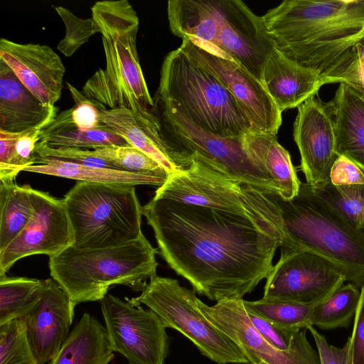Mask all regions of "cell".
Returning a JSON list of instances; mask_svg holds the SVG:
<instances>
[{
    "label": "cell",
    "instance_id": "11",
    "mask_svg": "<svg viewBox=\"0 0 364 364\" xmlns=\"http://www.w3.org/2000/svg\"><path fill=\"white\" fill-rule=\"evenodd\" d=\"M112 350L129 364H165L169 338L164 323L151 309L107 294L100 301Z\"/></svg>",
    "mask_w": 364,
    "mask_h": 364
},
{
    "label": "cell",
    "instance_id": "41",
    "mask_svg": "<svg viewBox=\"0 0 364 364\" xmlns=\"http://www.w3.org/2000/svg\"><path fill=\"white\" fill-rule=\"evenodd\" d=\"M350 338L353 364H364V286L361 288L360 303L354 316Z\"/></svg>",
    "mask_w": 364,
    "mask_h": 364
},
{
    "label": "cell",
    "instance_id": "38",
    "mask_svg": "<svg viewBox=\"0 0 364 364\" xmlns=\"http://www.w3.org/2000/svg\"><path fill=\"white\" fill-rule=\"evenodd\" d=\"M75 106L71 108V121L82 130H91L103 125L100 121L99 110L95 102L87 99L70 82H66Z\"/></svg>",
    "mask_w": 364,
    "mask_h": 364
},
{
    "label": "cell",
    "instance_id": "29",
    "mask_svg": "<svg viewBox=\"0 0 364 364\" xmlns=\"http://www.w3.org/2000/svg\"><path fill=\"white\" fill-rule=\"evenodd\" d=\"M44 280L0 276V326L31 314L38 305Z\"/></svg>",
    "mask_w": 364,
    "mask_h": 364
},
{
    "label": "cell",
    "instance_id": "7",
    "mask_svg": "<svg viewBox=\"0 0 364 364\" xmlns=\"http://www.w3.org/2000/svg\"><path fill=\"white\" fill-rule=\"evenodd\" d=\"M154 96L173 104L195 124L216 136L238 138L253 131L220 79L179 47L165 56Z\"/></svg>",
    "mask_w": 364,
    "mask_h": 364
},
{
    "label": "cell",
    "instance_id": "4",
    "mask_svg": "<svg viewBox=\"0 0 364 364\" xmlns=\"http://www.w3.org/2000/svg\"><path fill=\"white\" fill-rule=\"evenodd\" d=\"M91 11L95 30L101 33L106 65L87 80L82 94L106 109L124 108L157 122L137 53L136 12L127 0L100 1Z\"/></svg>",
    "mask_w": 364,
    "mask_h": 364
},
{
    "label": "cell",
    "instance_id": "23",
    "mask_svg": "<svg viewBox=\"0 0 364 364\" xmlns=\"http://www.w3.org/2000/svg\"><path fill=\"white\" fill-rule=\"evenodd\" d=\"M328 102L334 118L338 154L364 167V99L341 82Z\"/></svg>",
    "mask_w": 364,
    "mask_h": 364
},
{
    "label": "cell",
    "instance_id": "3",
    "mask_svg": "<svg viewBox=\"0 0 364 364\" xmlns=\"http://www.w3.org/2000/svg\"><path fill=\"white\" fill-rule=\"evenodd\" d=\"M247 214L258 218L282 235L280 249L307 250L332 262L347 282L364 286V235L312 186L301 182L298 194L284 199L240 184Z\"/></svg>",
    "mask_w": 364,
    "mask_h": 364
},
{
    "label": "cell",
    "instance_id": "17",
    "mask_svg": "<svg viewBox=\"0 0 364 364\" xmlns=\"http://www.w3.org/2000/svg\"><path fill=\"white\" fill-rule=\"evenodd\" d=\"M240 184L193 156L188 168L171 174L154 196L247 215L242 201Z\"/></svg>",
    "mask_w": 364,
    "mask_h": 364
},
{
    "label": "cell",
    "instance_id": "36",
    "mask_svg": "<svg viewBox=\"0 0 364 364\" xmlns=\"http://www.w3.org/2000/svg\"><path fill=\"white\" fill-rule=\"evenodd\" d=\"M247 313L257 332L267 343L277 350L289 351L306 336L307 328H282L255 314L247 311Z\"/></svg>",
    "mask_w": 364,
    "mask_h": 364
},
{
    "label": "cell",
    "instance_id": "26",
    "mask_svg": "<svg viewBox=\"0 0 364 364\" xmlns=\"http://www.w3.org/2000/svg\"><path fill=\"white\" fill-rule=\"evenodd\" d=\"M23 171L50 175L64 178L125 186H152L160 187L168 178L115 168H100L65 162L57 159L35 156L34 164Z\"/></svg>",
    "mask_w": 364,
    "mask_h": 364
},
{
    "label": "cell",
    "instance_id": "37",
    "mask_svg": "<svg viewBox=\"0 0 364 364\" xmlns=\"http://www.w3.org/2000/svg\"><path fill=\"white\" fill-rule=\"evenodd\" d=\"M35 156L57 159L83 166L118 169L105 161L95 156L92 150L75 148L51 149L36 144Z\"/></svg>",
    "mask_w": 364,
    "mask_h": 364
},
{
    "label": "cell",
    "instance_id": "40",
    "mask_svg": "<svg viewBox=\"0 0 364 364\" xmlns=\"http://www.w3.org/2000/svg\"><path fill=\"white\" fill-rule=\"evenodd\" d=\"M329 182L336 186L364 185V167L341 155L331 168Z\"/></svg>",
    "mask_w": 364,
    "mask_h": 364
},
{
    "label": "cell",
    "instance_id": "13",
    "mask_svg": "<svg viewBox=\"0 0 364 364\" xmlns=\"http://www.w3.org/2000/svg\"><path fill=\"white\" fill-rule=\"evenodd\" d=\"M179 48L225 85L248 117L254 132L277 135L282 112L263 84L233 59L188 38Z\"/></svg>",
    "mask_w": 364,
    "mask_h": 364
},
{
    "label": "cell",
    "instance_id": "30",
    "mask_svg": "<svg viewBox=\"0 0 364 364\" xmlns=\"http://www.w3.org/2000/svg\"><path fill=\"white\" fill-rule=\"evenodd\" d=\"M361 289L348 282L313 308L311 326L331 330L349 326L357 311Z\"/></svg>",
    "mask_w": 364,
    "mask_h": 364
},
{
    "label": "cell",
    "instance_id": "34",
    "mask_svg": "<svg viewBox=\"0 0 364 364\" xmlns=\"http://www.w3.org/2000/svg\"><path fill=\"white\" fill-rule=\"evenodd\" d=\"M0 364H38L24 318L0 326Z\"/></svg>",
    "mask_w": 364,
    "mask_h": 364
},
{
    "label": "cell",
    "instance_id": "35",
    "mask_svg": "<svg viewBox=\"0 0 364 364\" xmlns=\"http://www.w3.org/2000/svg\"><path fill=\"white\" fill-rule=\"evenodd\" d=\"M54 9L65 28V37L60 41L57 48L66 57H70L88 41L91 36L96 33L94 21L92 17L87 19L80 18L63 6H55Z\"/></svg>",
    "mask_w": 364,
    "mask_h": 364
},
{
    "label": "cell",
    "instance_id": "39",
    "mask_svg": "<svg viewBox=\"0 0 364 364\" xmlns=\"http://www.w3.org/2000/svg\"><path fill=\"white\" fill-rule=\"evenodd\" d=\"M307 330L314 337L320 364H353L350 336L342 348H338L330 345L325 337L314 326H308Z\"/></svg>",
    "mask_w": 364,
    "mask_h": 364
},
{
    "label": "cell",
    "instance_id": "1",
    "mask_svg": "<svg viewBox=\"0 0 364 364\" xmlns=\"http://www.w3.org/2000/svg\"><path fill=\"white\" fill-rule=\"evenodd\" d=\"M142 208L168 265L217 302L252 292L281 246L279 232L247 215L156 196Z\"/></svg>",
    "mask_w": 364,
    "mask_h": 364
},
{
    "label": "cell",
    "instance_id": "22",
    "mask_svg": "<svg viewBox=\"0 0 364 364\" xmlns=\"http://www.w3.org/2000/svg\"><path fill=\"white\" fill-rule=\"evenodd\" d=\"M99 110L101 122L127 142L158 162L171 175L178 171L171 160L160 134L159 122L149 121L124 108L106 109L92 100Z\"/></svg>",
    "mask_w": 364,
    "mask_h": 364
},
{
    "label": "cell",
    "instance_id": "21",
    "mask_svg": "<svg viewBox=\"0 0 364 364\" xmlns=\"http://www.w3.org/2000/svg\"><path fill=\"white\" fill-rule=\"evenodd\" d=\"M262 83L282 113L318 95L328 82L315 71L287 58L277 49L268 58Z\"/></svg>",
    "mask_w": 364,
    "mask_h": 364
},
{
    "label": "cell",
    "instance_id": "12",
    "mask_svg": "<svg viewBox=\"0 0 364 364\" xmlns=\"http://www.w3.org/2000/svg\"><path fill=\"white\" fill-rule=\"evenodd\" d=\"M269 271L263 298L316 305L347 282L335 264L307 250L280 249Z\"/></svg>",
    "mask_w": 364,
    "mask_h": 364
},
{
    "label": "cell",
    "instance_id": "42",
    "mask_svg": "<svg viewBox=\"0 0 364 364\" xmlns=\"http://www.w3.org/2000/svg\"><path fill=\"white\" fill-rule=\"evenodd\" d=\"M338 82L346 83L364 99V67L357 57L344 69Z\"/></svg>",
    "mask_w": 364,
    "mask_h": 364
},
{
    "label": "cell",
    "instance_id": "20",
    "mask_svg": "<svg viewBox=\"0 0 364 364\" xmlns=\"http://www.w3.org/2000/svg\"><path fill=\"white\" fill-rule=\"evenodd\" d=\"M57 107H48L21 82L0 60V129L13 133L43 129L58 115Z\"/></svg>",
    "mask_w": 364,
    "mask_h": 364
},
{
    "label": "cell",
    "instance_id": "14",
    "mask_svg": "<svg viewBox=\"0 0 364 364\" xmlns=\"http://www.w3.org/2000/svg\"><path fill=\"white\" fill-rule=\"evenodd\" d=\"M203 315L240 348L248 364H320L318 353L306 336L289 351L274 348L253 326L243 299H230L208 306L197 301Z\"/></svg>",
    "mask_w": 364,
    "mask_h": 364
},
{
    "label": "cell",
    "instance_id": "18",
    "mask_svg": "<svg viewBox=\"0 0 364 364\" xmlns=\"http://www.w3.org/2000/svg\"><path fill=\"white\" fill-rule=\"evenodd\" d=\"M0 60L46 107H54L63 87L65 66L48 46L0 39Z\"/></svg>",
    "mask_w": 364,
    "mask_h": 364
},
{
    "label": "cell",
    "instance_id": "43",
    "mask_svg": "<svg viewBox=\"0 0 364 364\" xmlns=\"http://www.w3.org/2000/svg\"><path fill=\"white\" fill-rule=\"evenodd\" d=\"M356 50L358 58L364 67V43L358 44L356 46Z\"/></svg>",
    "mask_w": 364,
    "mask_h": 364
},
{
    "label": "cell",
    "instance_id": "24",
    "mask_svg": "<svg viewBox=\"0 0 364 364\" xmlns=\"http://www.w3.org/2000/svg\"><path fill=\"white\" fill-rule=\"evenodd\" d=\"M242 141L249 157L273 179L283 198L291 199L298 194L301 181L290 154L278 142L277 135L251 131Z\"/></svg>",
    "mask_w": 364,
    "mask_h": 364
},
{
    "label": "cell",
    "instance_id": "28",
    "mask_svg": "<svg viewBox=\"0 0 364 364\" xmlns=\"http://www.w3.org/2000/svg\"><path fill=\"white\" fill-rule=\"evenodd\" d=\"M31 188L14 182L0 183V252L17 237L33 215Z\"/></svg>",
    "mask_w": 364,
    "mask_h": 364
},
{
    "label": "cell",
    "instance_id": "25",
    "mask_svg": "<svg viewBox=\"0 0 364 364\" xmlns=\"http://www.w3.org/2000/svg\"><path fill=\"white\" fill-rule=\"evenodd\" d=\"M114 357L105 327L85 313L50 364H109Z\"/></svg>",
    "mask_w": 364,
    "mask_h": 364
},
{
    "label": "cell",
    "instance_id": "27",
    "mask_svg": "<svg viewBox=\"0 0 364 364\" xmlns=\"http://www.w3.org/2000/svg\"><path fill=\"white\" fill-rule=\"evenodd\" d=\"M71 108L58 114L42 129L38 144L51 149L75 148L93 150L107 146H131L126 139L104 124L97 129L82 130L71 121Z\"/></svg>",
    "mask_w": 364,
    "mask_h": 364
},
{
    "label": "cell",
    "instance_id": "9",
    "mask_svg": "<svg viewBox=\"0 0 364 364\" xmlns=\"http://www.w3.org/2000/svg\"><path fill=\"white\" fill-rule=\"evenodd\" d=\"M134 187L77 181L63 198L72 246L103 248L137 239L143 208Z\"/></svg>",
    "mask_w": 364,
    "mask_h": 364
},
{
    "label": "cell",
    "instance_id": "33",
    "mask_svg": "<svg viewBox=\"0 0 364 364\" xmlns=\"http://www.w3.org/2000/svg\"><path fill=\"white\" fill-rule=\"evenodd\" d=\"M92 151L95 156L120 170L166 178L170 176L158 162L132 146H107Z\"/></svg>",
    "mask_w": 364,
    "mask_h": 364
},
{
    "label": "cell",
    "instance_id": "8",
    "mask_svg": "<svg viewBox=\"0 0 364 364\" xmlns=\"http://www.w3.org/2000/svg\"><path fill=\"white\" fill-rule=\"evenodd\" d=\"M153 101L160 134L178 171L187 169L190 159L196 156L236 182L279 193L273 179L246 153L242 136H216L195 124L173 104L155 96Z\"/></svg>",
    "mask_w": 364,
    "mask_h": 364
},
{
    "label": "cell",
    "instance_id": "44",
    "mask_svg": "<svg viewBox=\"0 0 364 364\" xmlns=\"http://www.w3.org/2000/svg\"><path fill=\"white\" fill-rule=\"evenodd\" d=\"M259 364H267V363L261 362Z\"/></svg>",
    "mask_w": 364,
    "mask_h": 364
},
{
    "label": "cell",
    "instance_id": "16",
    "mask_svg": "<svg viewBox=\"0 0 364 364\" xmlns=\"http://www.w3.org/2000/svg\"><path fill=\"white\" fill-rule=\"evenodd\" d=\"M294 123V139L298 146L306 183L318 188L329 181L331 168L338 158L334 118L329 102L318 95L298 107Z\"/></svg>",
    "mask_w": 364,
    "mask_h": 364
},
{
    "label": "cell",
    "instance_id": "6",
    "mask_svg": "<svg viewBox=\"0 0 364 364\" xmlns=\"http://www.w3.org/2000/svg\"><path fill=\"white\" fill-rule=\"evenodd\" d=\"M157 250L142 233L132 241L108 247L70 246L49 257L51 277L75 304L102 300L109 289L124 285L142 291L156 277Z\"/></svg>",
    "mask_w": 364,
    "mask_h": 364
},
{
    "label": "cell",
    "instance_id": "32",
    "mask_svg": "<svg viewBox=\"0 0 364 364\" xmlns=\"http://www.w3.org/2000/svg\"><path fill=\"white\" fill-rule=\"evenodd\" d=\"M314 189L364 235V185L336 186L328 181Z\"/></svg>",
    "mask_w": 364,
    "mask_h": 364
},
{
    "label": "cell",
    "instance_id": "5",
    "mask_svg": "<svg viewBox=\"0 0 364 364\" xmlns=\"http://www.w3.org/2000/svg\"><path fill=\"white\" fill-rule=\"evenodd\" d=\"M172 33L226 55L262 81L268 58L276 50L262 16L240 0H170Z\"/></svg>",
    "mask_w": 364,
    "mask_h": 364
},
{
    "label": "cell",
    "instance_id": "10",
    "mask_svg": "<svg viewBox=\"0 0 364 364\" xmlns=\"http://www.w3.org/2000/svg\"><path fill=\"white\" fill-rule=\"evenodd\" d=\"M194 291L178 280L156 276L141 294L129 300L154 311L166 328L188 338L200 352L218 364H248L239 346L214 326L198 307Z\"/></svg>",
    "mask_w": 364,
    "mask_h": 364
},
{
    "label": "cell",
    "instance_id": "31",
    "mask_svg": "<svg viewBox=\"0 0 364 364\" xmlns=\"http://www.w3.org/2000/svg\"><path fill=\"white\" fill-rule=\"evenodd\" d=\"M247 311L255 314L284 328H307L315 305L294 301L262 298L257 301L243 300Z\"/></svg>",
    "mask_w": 364,
    "mask_h": 364
},
{
    "label": "cell",
    "instance_id": "19",
    "mask_svg": "<svg viewBox=\"0 0 364 364\" xmlns=\"http://www.w3.org/2000/svg\"><path fill=\"white\" fill-rule=\"evenodd\" d=\"M75 306L53 278L44 280L38 305L24 318L38 364L51 362L64 345L70 333Z\"/></svg>",
    "mask_w": 364,
    "mask_h": 364
},
{
    "label": "cell",
    "instance_id": "15",
    "mask_svg": "<svg viewBox=\"0 0 364 364\" xmlns=\"http://www.w3.org/2000/svg\"><path fill=\"white\" fill-rule=\"evenodd\" d=\"M34 210L17 237L0 252V276L18 260L31 255L54 256L73 243L63 198L31 188Z\"/></svg>",
    "mask_w": 364,
    "mask_h": 364
},
{
    "label": "cell",
    "instance_id": "2",
    "mask_svg": "<svg viewBox=\"0 0 364 364\" xmlns=\"http://www.w3.org/2000/svg\"><path fill=\"white\" fill-rule=\"evenodd\" d=\"M275 48L328 83L364 43V0H285L262 16Z\"/></svg>",
    "mask_w": 364,
    "mask_h": 364
}]
</instances>
